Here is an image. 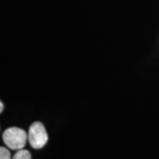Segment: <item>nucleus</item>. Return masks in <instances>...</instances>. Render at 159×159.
Instances as JSON below:
<instances>
[{
	"label": "nucleus",
	"mask_w": 159,
	"mask_h": 159,
	"mask_svg": "<svg viewBox=\"0 0 159 159\" xmlns=\"http://www.w3.org/2000/svg\"><path fill=\"white\" fill-rule=\"evenodd\" d=\"M4 143L10 149L20 150L23 149L29 140V134L25 131L19 127L7 128L3 134Z\"/></svg>",
	"instance_id": "nucleus-1"
},
{
	"label": "nucleus",
	"mask_w": 159,
	"mask_h": 159,
	"mask_svg": "<svg viewBox=\"0 0 159 159\" xmlns=\"http://www.w3.org/2000/svg\"><path fill=\"white\" fill-rule=\"evenodd\" d=\"M28 134L29 144L34 149L43 148L48 142V134L41 122H34L30 125Z\"/></svg>",
	"instance_id": "nucleus-2"
},
{
	"label": "nucleus",
	"mask_w": 159,
	"mask_h": 159,
	"mask_svg": "<svg viewBox=\"0 0 159 159\" xmlns=\"http://www.w3.org/2000/svg\"><path fill=\"white\" fill-rule=\"evenodd\" d=\"M12 159H32V157H31V154H30L29 150L20 149L13 156Z\"/></svg>",
	"instance_id": "nucleus-3"
},
{
	"label": "nucleus",
	"mask_w": 159,
	"mask_h": 159,
	"mask_svg": "<svg viewBox=\"0 0 159 159\" xmlns=\"http://www.w3.org/2000/svg\"><path fill=\"white\" fill-rule=\"evenodd\" d=\"M0 159H11V153L6 148H0Z\"/></svg>",
	"instance_id": "nucleus-4"
},
{
	"label": "nucleus",
	"mask_w": 159,
	"mask_h": 159,
	"mask_svg": "<svg viewBox=\"0 0 159 159\" xmlns=\"http://www.w3.org/2000/svg\"><path fill=\"white\" fill-rule=\"evenodd\" d=\"M3 110H4V104L3 102H0V112H3Z\"/></svg>",
	"instance_id": "nucleus-5"
}]
</instances>
